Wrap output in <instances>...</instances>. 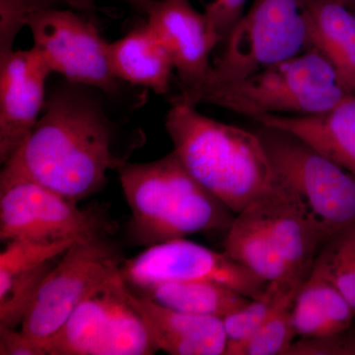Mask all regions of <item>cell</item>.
<instances>
[{
  "mask_svg": "<svg viewBox=\"0 0 355 355\" xmlns=\"http://www.w3.org/2000/svg\"><path fill=\"white\" fill-rule=\"evenodd\" d=\"M76 241L78 240L46 242L18 239L7 242L0 254V277H12L55 260Z\"/></svg>",
  "mask_w": 355,
  "mask_h": 355,
  "instance_id": "26",
  "label": "cell"
},
{
  "mask_svg": "<svg viewBox=\"0 0 355 355\" xmlns=\"http://www.w3.org/2000/svg\"><path fill=\"white\" fill-rule=\"evenodd\" d=\"M256 121L293 133L355 176V94H347L323 113L268 114Z\"/></svg>",
  "mask_w": 355,
  "mask_h": 355,
  "instance_id": "16",
  "label": "cell"
},
{
  "mask_svg": "<svg viewBox=\"0 0 355 355\" xmlns=\"http://www.w3.org/2000/svg\"><path fill=\"white\" fill-rule=\"evenodd\" d=\"M222 43L209 76L181 92L234 83L312 49L309 0H254Z\"/></svg>",
  "mask_w": 355,
  "mask_h": 355,
  "instance_id": "5",
  "label": "cell"
},
{
  "mask_svg": "<svg viewBox=\"0 0 355 355\" xmlns=\"http://www.w3.org/2000/svg\"><path fill=\"white\" fill-rule=\"evenodd\" d=\"M121 268L84 299L60 330L44 340L48 355H150L158 352L132 304Z\"/></svg>",
  "mask_w": 355,
  "mask_h": 355,
  "instance_id": "7",
  "label": "cell"
},
{
  "mask_svg": "<svg viewBox=\"0 0 355 355\" xmlns=\"http://www.w3.org/2000/svg\"><path fill=\"white\" fill-rule=\"evenodd\" d=\"M340 335L324 336V338H300L293 343L287 354H352L355 349L345 347Z\"/></svg>",
  "mask_w": 355,
  "mask_h": 355,
  "instance_id": "30",
  "label": "cell"
},
{
  "mask_svg": "<svg viewBox=\"0 0 355 355\" xmlns=\"http://www.w3.org/2000/svg\"><path fill=\"white\" fill-rule=\"evenodd\" d=\"M252 207L263 219L291 277L304 282L324 239L302 203L279 178L275 189Z\"/></svg>",
  "mask_w": 355,
  "mask_h": 355,
  "instance_id": "14",
  "label": "cell"
},
{
  "mask_svg": "<svg viewBox=\"0 0 355 355\" xmlns=\"http://www.w3.org/2000/svg\"><path fill=\"white\" fill-rule=\"evenodd\" d=\"M139 291L171 309L222 320L251 300L230 287L210 282H165Z\"/></svg>",
  "mask_w": 355,
  "mask_h": 355,
  "instance_id": "21",
  "label": "cell"
},
{
  "mask_svg": "<svg viewBox=\"0 0 355 355\" xmlns=\"http://www.w3.org/2000/svg\"><path fill=\"white\" fill-rule=\"evenodd\" d=\"M300 286L289 282H270L261 297L251 299L239 310L224 318V329L227 336L224 355H242L245 345L266 321L282 292Z\"/></svg>",
  "mask_w": 355,
  "mask_h": 355,
  "instance_id": "24",
  "label": "cell"
},
{
  "mask_svg": "<svg viewBox=\"0 0 355 355\" xmlns=\"http://www.w3.org/2000/svg\"><path fill=\"white\" fill-rule=\"evenodd\" d=\"M121 272L135 291L165 282H210L256 299L265 293L270 284L225 252L219 253L184 238L146 248L135 258L123 260Z\"/></svg>",
  "mask_w": 355,
  "mask_h": 355,
  "instance_id": "11",
  "label": "cell"
},
{
  "mask_svg": "<svg viewBox=\"0 0 355 355\" xmlns=\"http://www.w3.org/2000/svg\"><path fill=\"white\" fill-rule=\"evenodd\" d=\"M114 225L106 211L81 209L60 193L29 181L0 187V240H83L109 235Z\"/></svg>",
  "mask_w": 355,
  "mask_h": 355,
  "instance_id": "9",
  "label": "cell"
},
{
  "mask_svg": "<svg viewBox=\"0 0 355 355\" xmlns=\"http://www.w3.org/2000/svg\"><path fill=\"white\" fill-rule=\"evenodd\" d=\"M130 298L158 352L171 355L225 354L227 336L223 320L171 309L132 289Z\"/></svg>",
  "mask_w": 355,
  "mask_h": 355,
  "instance_id": "15",
  "label": "cell"
},
{
  "mask_svg": "<svg viewBox=\"0 0 355 355\" xmlns=\"http://www.w3.org/2000/svg\"><path fill=\"white\" fill-rule=\"evenodd\" d=\"M200 1H202V3H203V2H205V0H200Z\"/></svg>",
  "mask_w": 355,
  "mask_h": 355,
  "instance_id": "34",
  "label": "cell"
},
{
  "mask_svg": "<svg viewBox=\"0 0 355 355\" xmlns=\"http://www.w3.org/2000/svg\"><path fill=\"white\" fill-rule=\"evenodd\" d=\"M98 92L67 81L46 93L36 125L2 167L0 187L33 182L76 203L99 193L123 160L113 153L114 125Z\"/></svg>",
  "mask_w": 355,
  "mask_h": 355,
  "instance_id": "1",
  "label": "cell"
},
{
  "mask_svg": "<svg viewBox=\"0 0 355 355\" xmlns=\"http://www.w3.org/2000/svg\"><path fill=\"white\" fill-rule=\"evenodd\" d=\"M123 3L127 4L133 10L137 11L139 14L146 15L147 8L150 6L153 0H120Z\"/></svg>",
  "mask_w": 355,
  "mask_h": 355,
  "instance_id": "32",
  "label": "cell"
},
{
  "mask_svg": "<svg viewBox=\"0 0 355 355\" xmlns=\"http://www.w3.org/2000/svg\"><path fill=\"white\" fill-rule=\"evenodd\" d=\"M300 286L291 287L282 292L266 321L245 345L242 355L288 354L294 338L297 336L292 313Z\"/></svg>",
  "mask_w": 355,
  "mask_h": 355,
  "instance_id": "23",
  "label": "cell"
},
{
  "mask_svg": "<svg viewBox=\"0 0 355 355\" xmlns=\"http://www.w3.org/2000/svg\"><path fill=\"white\" fill-rule=\"evenodd\" d=\"M65 4L74 10L91 12L96 9V0H64Z\"/></svg>",
  "mask_w": 355,
  "mask_h": 355,
  "instance_id": "31",
  "label": "cell"
},
{
  "mask_svg": "<svg viewBox=\"0 0 355 355\" xmlns=\"http://www.w3.org/2000/svg\"><path fill=\"white\" fill-rule=\"evenodd\" d=\"M51 70L43 53L30 50L0 55V162L6 164L36 125L46 99Z\"/></svg>",
  "mask_w": 355,
  "mask_h": 355,
  "instance_id": "12",
  "label": "cell"
},
{
  "mask_svg": "<svg viewBox=\"0 0 355 355\" xmlns=\"http://www.w3.org/2000/svg\"><path fill=\"white\" fill-rule=\"evenodd\" d=\"M25 25L53 73L105 94L118 92L121 81L110 67L109 43L92 21L69 9L51 7L31 14Z\"/></svg>",
  "mask_w": 355,
  "mask_h": 355,
  "instance_id": "10",
  "label": "cell"
},
{
  "mask_svg": "<svg viewBox=\"0 0 355 355\" xmlns=\"http://www.w3.org/2000/svg\"><path fill=\"white\" fill-rule=\"evenodd\" d=\"M248 0H205V14L221 43L244 14Z\"/></svg>",
  "mask_w": 355,
  "mask_h": 355,
  "instance_id": "28",
  "label": "cell"
},
{
  "mask_svg": "<svg viewBox=\"0 0 355 355\" xmlns=\"http://www.w3.org/2000/svg\"><path fill=\"white\" fill-rule=\"evenodd\" d=\"M292 317L296 336L315 338L345 333L355 313L335 284L311 270L296 294Z\"/></svg>",
  "mask_w": 355,
  "mask_h": 355,
  "instance_id": "18",
  "label": "cell"
},
{
  "mask_svg": "<svg viewBox=\"0 0 355 355\" xmlns=\"http://www.w3.org/2000/svg\"><path fill=\"white\" fill-rule=\"evenodd\" d=\"M347 94L331 62L312 48L234 83L181 92L173 100L212 105L256 121L268 114L323 113Z\"/></svg>",
  "mask_w": 355,
  "mask_h": 355,
  "instance_id": "4",
  "label": "cell"
},
{
  "mask_svg": "<svg viewBox=\"0 0 355 355\" xmlns=\"http://www.w3.org/2000/svg\"><path fill=\"white\" fill-rule=\"evenodd\" d=\"M312 270L335 284L355 313V224L324 243Z\"/></svg>",
  "mask_w": 355,
  "mask_h": 355,
  "instance_id": "22",
  "label": "cell"
},
{
  "mask_svg": "<svg viewBox=\"0 0 355 355\" xmlns=\"http://www.w3.org/2000/svg\"><path fill=\"white\" fill-rule=\"evenodd\" d=\"M110 67L116 79L164 95L171 88L175 65L169 51L147 22L108 44Z\"/></svg>",
  "mask_w": 355,
  "mask_h": 355,
  "instance_id": "17",
  "label": "cell"
},
{
  "mask_svg": "<svg viewBox=\"0 0 355 355\" xmlns=\"http://www.w3.org/2000/svg\"><path fill=\"white\" fill-rule=\"evenodd\" d=\"M123 261L109 235L73 243L42 282L20 330L37 340H48L95 287L121 268Z\"/></svg>",
  "mask_w": 355,
  "mask_h": 355,
  "instance_id": "8",
  "label": "cell"
},
{
  "mask_svg": "<svg viewBox=\"0 0 355 355\" xmlns=\"http://www.w3.org/2000/svg\"><path fill=\"white\" fill-rule=\"evenodd\" d=\"M64 4V0H0V55L13 51L14 41L31 14Z\"/></svg>",
  "mask_w": 355,
  "mask_h": 355,
  "instance_id": "27",
  "label": "cell"
},
{
  "mask_svg": "<svg viewBox=\"0 0 355 355\" xmlns=\"http://www.w3.org/2000/svg\"><path fill=\"white\" fill-rule=\"evenodd\" d=\"M165 125L184 168L234 214L279 183L258 132L214 120L178 100H172Z\"/></svg>",
  "mask_w": 355,
  "mask_h": 355,
  "instance_id": "2",
  "label": "cell"
},
{
  "mask_svg": "<svg viewBox=\"0 0 355 355\" xmlns=\"http://www.w3.org/2000/svg\"><path fill=\"white\" fill-rule=\"evenodd\" d=\"M311 44L335 69L340 83L355 94V10L334 0H309Z\"/></svg>",
  "mask_w": 355,
  "mask_h": 355,
  "instance_id": "19",
  "label": "cell"
},
{
  "mask_svg": "<svg viewBox=\"0 0 355 355\" xmlns=\"http://www.w3.org/2000/svg\"><path fill=\"white\" fill-rule=\"evenodd\" d=\"M132 217L130 242L151 247L203 233L227 232L232 211L198 183L174 150L146 163L116 167Z\"/></svg>",
  "mask_w": 355,
  "mask_h": 355,
  "instance_id": "3",
  "label": "cell"
},
{
  "mask_svg": "<svg viewBox=\"0 0 355 355\" xmlns=\"http://www.w3.org/2000/svg\"><path fill=\"white\" fill-rule=\"evenodd\" d=\"M55 263L53 260L34 270L0 277V326H21L42 282Z\"/></svg>",
  "mask_w": 355,
  "mask_h": 355,
  "instance_id": "25",
  "label": "cell"
},
{
  "mask_svg": "<svg viewBox=\"0 0 355 355\" xmlns=\"http://www.w3.org/2000/svg\"><path fill=\"white\" fill-rule=\"evenodd\" d=\"M334 1L340 2V3L345 4V6L352 8V0H334Z\"/></svg>",
  "mask_w": 355,
  "mask_h": 355,
  "instance_id": "33",
  "label": "cell"
},
{
  "mask_svg": "<svg viewBox=\"0 0 355 355\" xmlns=\"http://www.w3.org/2000/svg\"><path fill=\"white\" fill-rule=\"evenodd\" d=\"M224 252L268 284H303L291 277L263 219L252 205L233 219L226 232Z\"/></svg>",
  "mask_w": 355,
  "mask_h": 355,
  "instance_id": "20",
  "label": "cell"
},
{
  "mask_svg": "<svg viewBox=\"0 0 355 355\" xmlns=\"http://www.w3.org/2000/svg\"><path fill=\"white\" fill-rule=\"evenodd\" d=\"M0 355H48L44 340L23 331L0 326Z\"/></svg>",
  "mask_w": 355,
  "mask_h": 355,
  "instance_id": "29",
  "label": "cell"
},
{
  "mask_svg": "<svg viewBox=\"0 0 355 355\" xmlns=\"http://www.w3.org/2000/svg\"><path fill=\"white\" fill-rule=\"evenodd\" d=\"M147 24L171 55L181 90L200 85L212 69V51L221 38L191 0H153Z\"/></svg>",
  "mask_w": 355,
  "mask_h": 355,
  "instance_id": "13",
  "label": "cell"
},
{
  "mask_svg": "<svg viewBox=\"0 0 355 355\" xmlns=\"http://www.w3.org/2000/svg\"><path fill=\"white\" fill-rule=\"evenodd\" d=\"M277 176L316 224L324 244L355 224V176L293 133L261 125Z\"/></svg>",
  "mask_w": 355,
  "mask_h": 355,
  "instance_id": "6",
  "label": "cell"
}]
</instances>
